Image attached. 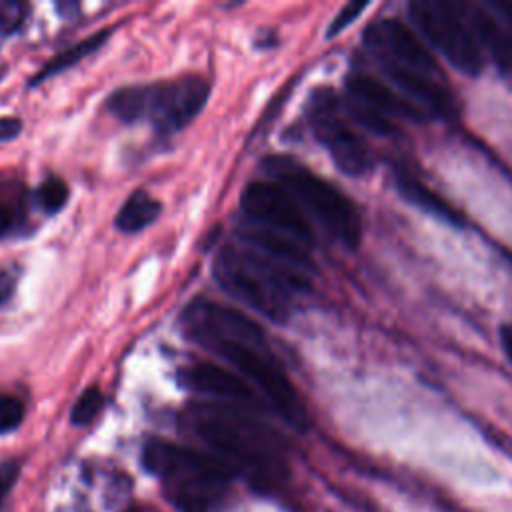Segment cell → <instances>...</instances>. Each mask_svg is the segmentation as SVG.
<instances>
[{
  "label": "cell",
  "instance_id": "obj_1",
  "mask_svg": "<svg viewBox=\"0 0 512 512\" xmlns=\"http://www.w3.org/2000/svg\"><path fill=\"white\" fill-rule=\"evenodd\" d=\"M182 326L190 340L234 366L288 426L308 428V410L254 320L232 306L196 298L184 310Z\"/></svg>",
  "mask_w": 512,
  "mask_h": 512
},
{
  "label": "cell",
  "instance_id": "obj_2",
  "mask_svg": "<svg viewBox=\"0 0 512 512\" xmlns=\"http://www.w3.org/2000/svg\"><path fill=\"white\" fill-rule=\"evenodd\" d=\"M184 422L232 472H246L260 482L286 474V462L274 436L256 420L224 404H192Z\"/></svg>",
  "mask_w": 512,
  "mask_h": 512
},
{
  "label": "cell",
  "instance_id": "obj_3",
  "mask_svg": "<svg viewBox=\"0 0 512 512\" xmlns=\"http://www.w3.org/2000/svg\"><path fill=\"white\" fill-rule=\"evenodd\" d=\"M214 278L232 298L272 322H286L294 298L310 286L308 274L286 268L240 244L220 250Z\"/></svg>",
  "mask_w": 512,
  "mask_h": 512
},
{
  "label": "cell",
  "instance_id": "obj_4",
  "mask_svg": "<svg viewBox=\"0 0 512 512\" xmlns=\"http://www.w3.org/2000/svg\"><path fill=\"white\" fill-rule=\"evenodd\" d=\"M210 86L204 78L186 74L176 80L134 84L114 90L106 110L122 122L146 120L160 134H174L188 126L206 106Z\"/></svg>",
  "mask_w": 512,
  "mask_h": 512
},
{
  "label": "cell",
  "instance_id": "obj_5",
  "mask_svg": "<svg viewBox=\"0 0 512 512\" xmlns=\"http://www.w3.org/2000/svg\"><path fill=\"white\" fill-rule=\"evenodd\" d=\"M264 170L290 196L304 206L322 230L346 248H356L362 238V218L356 204L332 182L318 176L292 156H268Z\"/></svg>",
  "mask_w": 512,
  "mask_h": 512
},
{
  "label": "cell",
  "instance_id": "obj_6",
  "mask_svg": "<svg viewBox=\"0 0 512 512\" xmlns=\"http://www.w3.org/2000/svg\"><path fill=\"white\" fill-rule=\"evenodd\" d=\"M148 472L166 480L186 512H200L226 486L232 470L214 454H202L164 440H150L142 450Z\"/></svg>",
  "mask_w": 512,
  "mask_h": 512
},
{
  "label": "cell",
  "instance_id": "obj_7",
  "mask_svg": "<svg viewBox=\"0 0 512 512\" xmlns=\"http://www.w3.org/2000/svg\"><path fill=\"white\" fill-rule=\"evenodd\" d=\"M410 18L426 42L434 46L456 70L478 74L484 68V52L458 2L414 0Z\"/></svg>",
  "mask_w": 512,
  "mask_h": 512
},
{
  "label": "cell",
  "instance_id": "obj_8",
  "mask_svg": "<svg viewBox=\"0 0 512 512\" xmlns=\"http://www.w3.org/2000/svg\"><path fill=\"white\" fill-rule=\"evenodd\" d=\"M312 130L328 150L338 170L362 176L372 168V156L360 134L342 118L338 100L330 90H316L308 108Z\"/></svg>",
  "mask_w": 512,
  "mask_h": 512
},
{
  "label": "cell",
  "instance_id": "obj_9",
  "mask_svg": "<svg viewBox=\"0 0 512 512\" xmlns=\"http://www.w3.org/2000/svg\"><path fill=\"white\" fill-rule=\"evenodd\" d=\"M240 208L254 224L294 238L304 246L314 242V230L300 204L276 182L254 180L246 184L240 194Z\"/></svg>",
  "mask_w": 512,
  "mask_h": 512
},
{
  "label": "cell",
  "instance_id": "obj_10",
  "mask_svg": "<svg viewBox=\"0 0 512 512\" xmlns=\"http://www.w3.org/2000/svg\"><path fill=\"white\" fill-rule=\"evenodd\" d=\"M364 42L380 62H392L434 76L440 72L436 58L424 40L398 18H382L372 22L364 32Z\"/></svg>",
  "mask_w": 512,
  "mask_h": 512
},
{
  "label": "cell",
  "instance_id": "obj_11",
  "mask_svg": "<svg viewBox=\"0 0 512 512\" xmlns=\"http://www.w3.org/2000/svg\"><path fill=\"white\" fill-rule=\"evenodd\" d=\"M346 94L350 102L360 104L390 120L394 118L422 120L424 118V110L416 106L408 96H404L398 88L366 72H352L346 78Z\"/></svg>",
  "mask_w": 512,
  "mask_h": 512
},
{
  "label": "cell",
  "instance_id": "obj_12",
  "mask_svg": "<svg viewBox=\"0 0 512 512\" xmlns=\"http://www.w3.org/2000/svg\"><path fill=\"white\" fill-rule=\"evenodd\" d=\"M380 64L388 74V78L392 80L394 88H398L424 112H434L438 116L456 114V100L452 92L434 74L418 72L392 62H380Z\"/></svg>",
  "mask_w": 512,
  "mask_h": 512
},
{
  "label": "cell",
  "instance_id": "obj_13",
  "mask_svg": "<svg viewBox=\"0 0 512 512\" xmlns=\"http://www.w3.org/2000/svg\"><path fill=\"white\" fill-rule=\"evenodd\" d=\"M178 378L182 386L206 396L242 404H256L258 400L256 390L242 376L212 362H196L186 366L180 370Z\"/></svg>",
  "mask_w": 512,
  "mask_h": 512
},
{
  "label": "cell",
  "instance_id": "obj_14",
  "mask_svg": "<svg viewBox=\"0 0 512 512\" xmlns=\"http://www.w3.org/2000/svg\"><path fill=\"white\" fill-rule=\"evenodd\" d=\"M236 236H238L240 246H246L266 258L286 266V268H292L302 274H308L312 268L308 246H304L302 242H298L294 238H288L284 234L268 230L250 220L244 222L242 226H238Z\"/></svg>",
  "mask_w": 512,
  "mask_h": 512
},
{
  "label": "cell",
  "instance_id": "obj_15",
  "mask_svg": "<svg viewBox=\"0 0 512 512\" xmlns=\"http://www.w3.org/2000/svg\"><path fill=\"white\" fill-rule=\"evenodd\" d=\"M484 56H492L498 66L512 68V28L506 26L488 6L458 2Z\"/></svg>",
  "mask_w": 512,
  "mask_h": 512
},
{
  "label": "cell",
  "instance_id": "obj_16",
  "mask_svg": "<svg viewBox=\"0 0 512 512\" xmlns=\"http://www.w3.org/2000/svg\"><path fill=\"white\" fill-rule=\"evenodd\" d=\"M394 182L400 196L412 206L432 214L438 220L448 222L450 226H464V214L450 200H446L440 192H436L432 186H428L412 172L398 168L394 172Z\"/></svg>",
  "mask_w": 512,
  "mask_h": 512
},
{
  "label": "cell",
  "instance_id": "obj_17",
  "mask_svg": "<svg viewBox=\"0 0 512 512\" xmlns=\"http://www.w3.org/2000/svg\"><path fill=\"white\" fill-rule=\"evenodd\" d=\"M162 212V204L144 190H134L116 214L118 230L134 234L150 226Z\"/></svg>",
  "mask_w": 512,
  "mask_h": 512
},
{
  "label": "cell",
  "instance_id": "obj_18",
  "mask_svg": "<svg viewBox=\"0 0 512 512\" xmlns=\"http://www.w3.org/2000/svg\"><path fill=\"white\" fill-rule=\"evenodd\" d=\"M108 36H110V30H98L96 34H92V36L80 40L78 44L66 48L64 52L56 54L54 58H50V60L42 66V70H38V72L32 76L30 86L42 84V82H46L50 76L60 74V72H64V70L76 66L82 58H86V56H90L92 52H96V50L108 40Z\"/></svg>",
  "mask_w": 512,
  "mask_h": 512
},
{
  "label": "cell",
  "instance_id": "obj_19",
  "mask_svg": "<svg viewBox=\"0 0 512 512\" xmlns=\"http://www.w3.org/2000/svg\"><path fill=\"white\" fill-rule=\"evenodd\" d=\"M102 406H104V396H102L100 388L90 386L74 402L72 412H70V422L74 426H86L100 414Z\"/></svg>",
  "mask_w": 512,
  "mask_h": 512
},
{
  "label": "cell",
  "instance_id": "obj_20",
  "mask_svg": "<svg viewBox=\"0 0 512 512\" xmlns=\"http://www.w3.org/2000/svg\"><path fill=\"white\" fill-rule=\"evenodd\" d=\"M68 194L70 192H68L66 182L58 176H50L40 184V188L36 192V200L44 212L54 214V212L62 210V206L68 202Z\"/></svg>",
  "mask_w": 512,
  "mask_h": 512
},
{
  "label": "cell",
  "instance_id": "obj_21",
  "mask_svg": "<svg viewBox=\"0 0 512 512\" xmlns=\"http://www.w3.org/2000/svg\"><path fill=\"white\" fill-rule=\"evenodd\" d=\"M24 420V404L12 394H0V434L12 432Z\"/></svg>",
  "mask_w": 512,
  "mask_h": 512
},
{
  "label": "cell",
  "instance_id": "obj_22",
  "mask_svg": "<svg viewBox=\"0 0 512 512\" xmlns=\"http://www.w3.org/2000/svg\"><path fill=\"white\" fill-rule=\"evenodd\" d=\"M26 6L14 0H0V34H12L24 22Z\"/></svg>",
  "mask_w": 512,
  "mask_h": 512
},
{
  "label": "cell",
  "instance_id": "obj_23",
  "mask_svg": "<svg viewBox=\"0 0 512 512\" xmlns=\"http://www.w3.org/2000/svg\"><path fill=\"white\" fill-rule=\"evenodd\" d=\"M368 4L366 2H350V4H346V6H342V10L334 16V20H332V24L328 26V32H326V36H336V34H340L346 26H350L358 16H360V12L366 8Z\"/></svg>",
  "mask_w": 512,
  "mask_h": 512
},
{
  "label": "cell",
  "instance_id": "obj_24",
  "mask_svg": "<svg viewBox=\"0 0 512 512\" xmlns=\"http://www.w3.org/2000/svg\"><path fill=\"white\" fill-rule=\"evenodd\" d=\"M18 474H20V462L18 460H6V462L0 464V504L6 498V494L12 490Z\"/></svg>",
  "mask_w": 512,
  "mask_h": 512
},
{
  "label": "cell",
  "instance_id": "obj_25",
  "mask_svg": "<svg viewBox=\"0 0 512 512\" xmlns=\"http://www.w3.org/2000/svg\"><path fill=\"white\" fill-rule=\"evenodd\" d=\"M22 132V122L16 116H0V142L14 140Z\"/></svg>",
  "mask_w": 512,
  "mask_h": 512
},
{
  "label": "cell",
  "instance_id": "obj_26",
  "mask_svg": "<svg viewBox=\"0 0 512 512\" xmlns=\"http://www.w3.org/2000/svg\"><path fill=\"white\" fill-rule=\"evenodd\" d=\"M14 288H16V278L8 270H0V306L12 298Z\"/></svg>",
  "mask_w": 512,
  "mask_h": 512
},
{
  "label": "cell",
  "instance_id": "obj_27",
  "mask_svg": "<svg viewBox=\"0 0 512 512\" xmlns=\"http://www.w3.org/2000/svg\"><path fill=\"white\" fill-rule=\"evenodd\" d=\"M14 226V218L12 212L8 210V206L4 202H0V238H4Z\"/></svg>",
  "mask_w": 512,
  "mask_h": 512
},
{
  "label": "cell",
  "instance_id": "obj_28",
  "mask_svg": "<svg viewBox=\"0 0 512 512\" xmlns=\"http://www.w3.org/2000/svg\"><path fill=\"white\" fill-rule=\"evenodd\" d=\"M500 344H502V350L504 354L508 356V360L512 362V322L504 324L500 328Z\"/></svg>",
  "mask_w": 512,
  "mask_h": 512
}]
</instances>
